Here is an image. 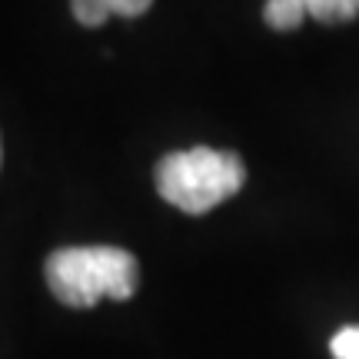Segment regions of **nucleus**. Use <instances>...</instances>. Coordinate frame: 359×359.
Listing matches in <instances>:
<instances>
[{
	"label": "nucleus",
	"mask_w": 359,
	"mask_h": 359,
	"mask_svg": "<svg viewBox=\"0 0 359 359\" xmlns=\"http://www.w3.org/2000/svg\"><path fill=\"white\" fill-rule=\"evenodd\" d=\"M47 286L70 309H90L100 299L123 303L140 286L137 257L120 246H64L47 257Z\"/></svg>",
	"instance_id": "nucleus-1"
},
{
	"label": "nucleus",
	"mask_w": 359,
	"mask_h": 359,
	"mask_svg": "<svg viewBox=\"0 0 359 359\" xmlns=\"http://www.w3.org/2000/svg\"><path fill=\"white\" fill-rule=\"evenodd\" d=\"M246 183L243 160L230 150L213 147H190L167 154L156 163V190L170 206L190 217L210 213L213 206L230 200Z\"/></svg>",
	"instance_id": "nucleus-2"
},
{
	"label": "nucleus",
	"mask_w": 359,
	"mask_h": 359,
	"mask_svg": "<svg viewBox=\"0 0 359 359\" xmlns=\"http://www.w3.org/2000/svg\"><path fill=\"white\" fill-rule=\"evenodd\" d=\"M263 17L273 30H296L309 17L306 0H266Z\"/></svg>",
	"instance_id": "nucleus-3"
},
{
	"label": "nucleus",
	"mask_w": 359,
	"mask_h": 359,
	"mask_svg": "<svg viewBox=\"0 0 359 359\" xmlns=\"http://www.w3.org/2000/svg\"><path fill=\"white\" fill-rule=\"evenodd\" d=\"M306 7L320 24H346L359 17V0H306Z\"/></svg>",
	"instance_id": "nucleus-4"
},
{
	"label": "nucleus",
	"mask_w": 359,
	"mask_h": 359,
	"mask_svg": "<svg viewBox=\"0 0 359 359\" xmlns=\"http://www.w3.org/2000/svg\"><path fill=\"white\" fill-rule=\"evenodd\" d=\"M70 11L77 17V24H83V27H100L110 17L107 0H70Z\"/></svg>",
	"instance_id": "nucleus-5"
},
{
	"label": "nucleus",
	"mask_w": 359,
	"mask_h": 359,
	"mask_svg": "<svg viewBox=\"0 0 359 359\" xmlns=\"http://www.w3.org/2000/svg\"><path fill=\"white\" fill-rule=\"evenodd\" d=\"M336 359H359V326H343L330 343Z\"/></svg>",
	"instance_id": "nucleus-6"
},
{
	"label": "nucleus",
	"mask_w": 359,
	"mask_h": 359,
	"mask_svg": "<svg viewBox=\"0 0 359 359\" xmlns=\"http://www.w3.org/2000/svg\"><path fill=\"white\" fill-rule=\"evenodd\" d=\"M150 4L154 0H107L110 13H116V17H140L150 11Z\"/></svg>",
	"instance_id": "nucleus-7"
},
{
	"label": "nucleus",
	"mask_w": 359,
	"mask_h": 359,
	"mask_svg": "<svg viewBox=\"0 0 359 359\" xmlns=\"http://www.w3.org/2000/svg\"><path fill=\"white\" fill-rule=\"evenodd\" d=\"M0 160H4V154H0Z\"/></svg>",
	"instance_id": "nucleus-8"
}]
</instances>
